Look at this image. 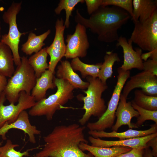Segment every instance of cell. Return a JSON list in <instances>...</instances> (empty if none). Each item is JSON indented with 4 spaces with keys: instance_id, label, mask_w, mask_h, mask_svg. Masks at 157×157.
<instances>
[{
    "instance_id": "cell-1",
    "label": "cell",
    "mask_w": 157,
    "mask_h": 157,
    "mask_svg": "<svg viewBox=\"0 0 157 157\" xmlns=\"http://www.w3.org/2000/svg\"><path fill=\"white\" fill-rule=\"evenodd\" d=\"M84 126L73 123L55 126L43 137L45 142L43 149L33 157H94L86 154L79 147L82 142L88 144L85 138Z\"/></svg>"
},
{
    "instance_id": "cell-2",
    "label": "cell",
    "mask_w": 157,
    "mask_h": 157,
    "mask_svg": "<svg viewBox=\"0 0 157 157\" xmlns=\"http://www.w3.org/2000/svg\"><path fill=\"white\" fill-rule=\"evenodd\" d=\"M131 17L126 11L118 7L101 6L88 19L83 17L77 10L74 19L77 24L97 34L99 41L109 43L117 41L119 37L118 30Z\"/></svg>"
},
{
    "instance_id": "cell-3",
    "label": "cell",
    "mask_w": 157,
    "mask_h": 157,
    "mask_svg": "<svg viewBox=\"0 0 157 157\" xmlns=\"http://www.w3.org/2000/svg\"><path fill=\"white\" fill-rule=\"evenodd\" d=\"M53 82L57 88L56 93L36 102L29 110V115L33 117L45 116L48 120H51L56 111L64 108L63 105L74 98L75 88L68 81L54 78Z\"/></svg>"
},
{
    "instance_id": "cell-4",
    "label": "cell",
    "mask_w": 157,
    "mask_h": 157,
    "mask_svg": "<svg viewBox=\"0 0 157 157\" xmlns=\"http://www.w3.org/2000/svg\"><path fill=\"white\" fill-rule=\"evenodd\" d=\"M36 79L27 57H21L20 64L17 66L13 75L7 81L3 91L6 99L10 104H15L18 102L21 92L24 91L27 94L31 95Z\"/></svg>"
},
{
    "instance_id": "cell-5",
    "label": "cell",
    "mask_w": 157,
    "mask_h": 157,
    "mask_svg": "<svg viewBox=\"0 0 157 157\" xmlns=\"http://www.w3.org/2000/svg\"><path fill=\"white\" fill-rule=\"evenodd\" d=\"M86 78L89 85L86 90L83 91L86 96L78 97L79 100L83 102L82 108L85 110L78 121L81 126L85 125L92 116L100 117L107 108L104 100L101 97L102 93L108 88L107 84L103 83L98 78L88 76Z\"/></svg>"
},
{
    "instance_id": "cell-6",
    "label": "cell",
    "mask_w": 157,
    "mask_h": 157,
    "mask_svg": "<svg viewBox=\"0 0 157 157\" xmlns=\"http://www.w3.org/2000/svg\"><path fill=\"white\" fill-rule=\"evenodd\" d=\"M117 81L108 107L103 115L96 122H89L87 127L90 131H100L112 128L115 118V113L119 102L121 92L126 82L130 77L129 71L117 69Z\"/></svg>"
},
{
    "instance_id": "cell-7",
    "label": "cell",
    "mask_w": 157,
    "mask_h": 157,
    "mask_svg": "<svg viewBox=\"0 0 157 157\" xmlns=\"http://www.w3.org/2000/svg\"><path fill=\"white\" fill-rule=\"evenodd\" d=\"M134 28L129 39L142 50H157V10L145 21H133Z\"/></svg>"
},
{
    "instance_id": "cell-8",
    "label": "cell",
    "mask_w": 157,
    "mask_h": 157,
    "mask_svg": "<svg viewBox=\"0 0 157 157\" xmlns=\"http://www.w3.org/2000/svg\"><path fill=\"white\" fill-rule=\"evenodd\" d=\"M22 2H13L7 10L4 13L2 19L8 24V33L1 36V42L8 46L13 57L14 62L17 66L21 63V57L19 51V46L21 36L26 33H21L18 30L17 23V16L22 8Z\"/></svg>"
},
{
    "instance_id": "cell-9",
    "label": "cell",
    "mask_w": 157,
    "mask_h": 157,
    "mask_svg": "<svg viewBox=\"0 0 157 157\" xmlns=\"http://www.w3.org/2000/svg\"><path fill=\"white\" fill-rule=\"evenodd\" d=\"M6 99L3 91L0 94V128L6 123L9 124L15 121L22 111L30 109L36 102L31 95L24 91L20 93L18 103L16 105L10 103L4 105Z\"/></svg>"
},
{
    "instance_id": "cell-10",
    "label": "cell",
    "mask_w": 157,
    "mask_h": 157,
    "mask_svg": "<svg viewBox=\"0 0 157 157\" xmlns=\"http://www.w3.org/2000/svg\"><path fill=\"white\" fill-rule=\"evenodd\" d=\"M65 41L67 44L65 57L66 59L86 56L90 43L86 28L84 26L77 23L74 33L67 35Z\"/></svg>"
},
{
    "instance_id": "cell-11",
    "label": "cell",
    "mask_w": 157,
    "mask_h": 157,
    "mask_svg": "<svg viewBox=\"0 0 157 157\" xmlns=\"http://www.w3.org/2000/svg\"><path fill=\"white\" fill-rule=\"evenodd\" d=\"M64 23L62 18L57 20L54 40L49 46L46 47L47 52L50 57L48 70L54 74L57 64L65 57L66 51L64 36L65 28Z\"/></svg>"
},
{
    "instance_id": "cell-12",
    "label": "cell",
    "mask_w": 157,
    "mask_h": 157,
    "mask_svg": "<svg viewBox=\"0 0 157 157\" xmlns=\"http://www.w3.org/2000/svg\"><path fill=\"white\" fill-rule=\"evenodd\" d=\"M140 88L148 95L157 96V77L151 72L144 70L130 77L124 86L123 93L126 98L133 89Z\"/></svg>"
},
{
    "instance_id": "cell-13",
    "label": "cell",
    "mask_w": 157,
    "mask_h": 157,
    "mask_svg": "<svg viewBox=\"0 0 157 157\" xmlns=\"http://www.w3.org/2000/svg\"><path fill=\"white\" fill-rule=\"evenodd\" d=\"M117 41L116 46L122 47L124 54L123 63L119 68L125 71L133 68L143 70V62L141 58L142 50L138 47L134 50L132 42L129 39L127 40L125 37H119Z\"/></svg>"
},
{
    "instance_id": "cell-14",
    "label": "cell",
    "mask_w": 157,
    "mask_h": 157,
    "mask_svg": "<svg viewBox=\"0 0 157 157\" xmlns=\"http://www.w3.org/2000/svg\"><path fill=\"white\" fill-rule=\"evenodd\" d=\"M12 129L23 131L28 135L29 142L33 144L36 142L35 135H39L41 133V131L38 129L35 126L31 124L28 113L25 110L22 111L20 113L15 121L9 124L6 123L0 128V136L3 140L7 139L6 133Z\"/></svg>"
},
{
    "instance_id": "cell-15",
    "label": "cell",
    "mask_w": 157,
    "mask_h": 157,
    "mask_svg": "<svg viewBox=\"0 0 157 157\" xmlns=\"http://www.w3.org/2000/svg\"><path fill=\"white\" fill-rule=\"evenodd\" d=\"M156 136L157 133L142 137L118 140H106L92 136L88 137V140L91 145L94 147H108L121 146L134 149H143L147 147L146 144L149 140Z\"/></svg>"
},
{
    "instance_id": "cell-16",
    "label": "cell",
    "mask_w": 157,
    "mask_h": 157,
    "mask_svg": "<svg viewBox=\"0 0 157 157\" xmlns=\"http://www.w3.org/2000/svg\"><path fill=\"white\" fill-rule=\"evenodd\" d=\"M118 106L116 110L115 116L117 117L116 123L112 127L113 131L117 132L123 125H127L129 129L138 128L135 124L131 122L133 117H138L139 113L134 109L130 101L127 102V98L121 94Z\"/></svg>"
},
{
    "instance_id": "cell-17",
    "label": "cell",
    "mask_w": 157,
    "mask_h": 157,
    "mask_svg": "<svg viewBox=\"0 0 157 157\" xmlns=\"http://www.w3.org/2000/svg\"><path fill=\"white\" fill-rule=\"evenodd\" d=\"M150 126L149 129L144 130L129 129L126 131L120 132L114 131L108 132L104 131H89L88 133L95 138H119V140H122L142 137L157 133V124L155 123L151 125Z\"/></svg>"
},
{
    "instance_id": "cell-18",
    "label": "cell",
    "mask_w": 157,
    "mask_h": 157,
    "mask_svg": "<svg viewBox=\"0 0 157 157\" xmlns=\"http://www.w3.org/2000/svg\"><path fill=\"white\" fill-rule=\"evenodd\" d=\"M57 67L56 73L57 78L68 81L75 89L83 90L87 89L89 85L88 82L83 81L79 75L73 70L70 63L67 60L60 61Z\"/></svg>"
},
{
    "instance_id": "cell-19",
    "label": "cell",
    "mask_w": 157,
    "mask_h": 157,
    "mask_svg": "<svg viewBox=\"0 0 157 157\" xmlns=\"http://www.w3.org/2000/svg\"><path fill=\"white\" fill-rule=\"evenodd\" d=\"M53 75L48 69L39 78H37L35 84L31 94L36 102L46 98V93L48 89H53L56 87L53 82Z\"/></svg>"
},
{
    "instance_id": "cell-20",
    "label": "cell",
    "mask_w": 157,
    "mask_h": 157,
    "mask_svg": "<svg viewBox=\"0 0 157 157\" xmlns=\"http://www.w3.org/2000/svg\"><path fill=\"white\" fill-rule=\"evenodd\" d=\"M133 21L142 22L149 18L157 10V1L154 0H133Z\"/></svg>"
},
{
    "instance_id": "cell-21",
    "label": "cell",
    "mask_w": 157,
    "mask_h": 157,
    "mask_svg": "<svg viewBox=\"0 0 157 157\" xmlns=\"http://www.w3.org/2000/svg\"><path fill=\"white\" fill-rule=\"evenodd\" d=\"M79 147L83 151H89L94 157H115L132 149L130 147L121 146L108 147H94L83 142L80 143Z\"/></svg>"
},
{
    "instance_id": "cell-22",
    "label": "cell",
    "mask_w": 157,
    "mask_h": 157,
    "mask_svg": "<svg viewBox=\"0 0 157 157\" xmlns=\"http://www.w3.org/2000/svg\"><path fill=\"white\" fill-rule=\"evenodd\" d=\"M12 52L9 47L0 42V75L11 77L15 69Z\"/></svg>"
},
{
    "instance_id": "cell-23",
    "label": "cell",
    "mask_w": 157,
    "mask_h": 157,
    "mask_svg": "<svg viewBox=\"0 0 157 157\" xmlns=\"http://www.w3.org/2000/svg\"><path fill=\"white\" fill-rule=\"evenodd\" d=\"M51 32V30L49 29L38 35L32 32H30L26 41L22 45L21 50L28 55L38 52L45 45L44 42Z\"/></svg>"
},
{
    "instance_id": "cell-24",
    "label": "cell",
    "mask_w": 157,
    "mask_h": 157,
    "mask_svg": "<svg viewBox=\"0 0 157 157\" xmlns=\"http://www.w3.org/2000/svg\"><path fill=\"white\" fill-rule=\"evenodd\" d=\"M120 61L118 54L113 51L106 52L104 57V62L100 68L98 78L104 84H106L107 80L112 76L113 67L115 62Z\"/></svg>"
},
{
    "instance_id": "cell-25",
    "label": "cell",
    "mask_w": 157,
    "mask_h": 157,
    "mask_svg": "<svg viewBox=\"0 0 157 157\" xmlns=\"http://www.w3.org/2000/svg\"><path fill=\"white\" fill-rule=\"evenodd\" d=\"M48 55L46 48L45 47L28 59V63L34 70L37 78H39L48 69L49 65L47 62Z\"/></svg>"
},
{
    "instance_id": "cell-26",
    "label": "cell",
    "mask_w": 157,
    "mask_h": 157,
    "mask_svg": "<svg viewBox=\"0 0 157 157\" xmlns=\"http://www.w3.org/2000/svg\"><path fill=\"white\" fill-rule=\"evenodd\" d=\"M102 64V63L95 64H86L82 62L78 57L72 59L70 63L73 70L79 71L83 78L88 76H90L94 78H98Z\"/></svg>"
},
{
    "instance_id": "cell-27",
    "label": "cell",
    "mask_w": 157,
    "mask_h": 157,
    "mask_svg": "<svg viewBox=\"0 0 157 157\" xmlns=\"http://www.w3.org/2000/svg\"><path fill=\"white\" fill-rule=\"evenodd\" d=\"M133 101L138 106L151 111L157 110V96L146 94L142 90L134 92Z\"/></svg>"
},
{
    "instance_id": "cell-28",
    "label": "cell",
    "mask_w": 157,
    "mask_h": 157,
    "mask_svg": "<svg viewBox=\"0 0 157 157\" xmlns=\"http://www.w3.org/2000/svg\"><path fill=\"white\" fill-rule=\"evenodd\" d=\"M84 0H60L57 7L55 9L54 12L56 14L59 15L61 11L64 10L66 13V18L64 23L65 28L69 27V18L72 15V11L76 6L79 3H83Z\"/></svg>"
},
{
    "instance_id": "cell-29",
    "label": "cell",
    "mask_w": 157,
    "mask_h": 157,
    "mask_svg": "<svg viewBox=\"0 0 157 157\" xmlns=\"http://www.w3.org/2000/svg\"><path fill=\"white\" fill-rule=\"evenodd\" d=\"M19 147V145L13 144L10 139H7L6 143L0 147V157H23L29 156V151L33 148L28 149L22 152L16 150L15 148Z\"/></svg>"
},
{
    "instance_id": "cell-30",
    "label": "cell",
    "mask_w": 157,
    "mask_h": 157,
    "mask_svg": "<svg viewBox=\"0 0 157 157\" xmlns=\"http://www.w3.org/2000/svg\"><path fill=\"white\" fill-rule=\"evenodd\" d=\"M131 102L132 107L139 113V116L137 117V122L135 124L138 128L140 127L147 120H152L157 124V110H147L138 106L133 100Z\"/></svg>"
},
{
    "instance_id": "cell-31",
    "label": "cell",
    "mask_w": 157,
    "mask_h": 157,
    "mask_svg": "<svg viewBox=\"0 0 157 157\" xmlns=\"http://www.w3.org/2000/svg\"><path fill=\"white\" fill-rule=\"evenodd\" d=\"M115 6L123 9L133 17V6L132 0H103L101 6Z\"/></svg>"
},
{
    "instance_id": "cell-32",
    "label": "cell",
    "mask_w": 157,
    "mask_h": 157,
    "mask_svg": "<svg viewBox=\"0 0 157 157\" xmlns=\"http://www.w3.org/2000/svg\"><path fill=\"white\" fill-rule=\"evenodd\" d=\"M87 11L89 15H91L102 6L103 0H85Z\"/></svg>"
},
{
    "instance_id": "cell-33",
    "label": "cell",
    "mask_w": 157,
    "mask_h": 157,
    "mask_svg": "<svg viewBox=\"0 0 157 157\" xmlns=\"http://www.w3.org/2000/svg\"><path fill=\"white\" fill-rule=\"evenodd\" d=\"M143 70L149 71L157 76V60L148 59L143 62Z\"/></svg>"
},
{
    "instance_id": "cell-34",
    "label": "cell",
    "mask_w": 157,
    "mask_h": 157,
    "mask_svg": "<svg viewBox=\"0 0 157 157\" xmlns=\"http://www.w3.org/2000/svg\"><path fill=\"white\" fill-rule=\"evenodd\" d=\"M144 149H132L130 151L120 154L115 157H142Z\"/></svg>"
},
{
    "instance_id": "cell-35",
    "label": "cell",
    "mask_w": 157,
    "mask_h": 157,
    "mask_svg": "<svg viewBox=\"0 0 157 157\" xmlns=\"http://www.w3.org/2000/svg\"><path fill=\"white\" fill-rule=\"evenodd\" d=\"M147 147H151L153 155L154 157H157V136L149 140L146 144Z\"/></svg>"
},
{
    "instance_id": "cell-36",
    "label": "cell",
    "mask_w": 157,
    "mask_h": 157,
    "mask_svg": "<svg viewBox=\"0 0 157 157\" xmlns=\"http://www.w3.org/2000/svg\"><path fill=\"white\" fill-rule=\"evenodd\" d=\"M7 83L6 77L0 75V94L4 90Z\"/></svg>"
},
{
    "instance_id": "cell-37",
    "label": "cell",
    "mask_w": 157,
    "mask_h": 157,
    "mask_svg": "<svg viewBox=\"0 0 157 157\" xmlns=\"http://www.w3.org/2000/svg\"><path fill=\"white\" fill-rule=\"evenodd\" d=\"M142 157H154L150 147H146L144 149Z\"/></svg>"
},
{
    "instance_id": "cell-38",
    "label": "cell",
    "mask_w": 157,
    "mask_h": 157,
    "mask_svg": "<svg viewBox=\"0 0 157 157\" xmlns=\"http://www.w3.org/2000/svg\"><path fill=\"white\" fill-rule=\"evenodd\" d=\"M152 54V51H149V52L144 53H142L141 55V58L142 60H144V61L147 60L148 58L151 57Z\"/></svg>"
},
{
    "instance_id": "cell-39",
    "label": "cell",
    "mask_w": 157,
    "mask_h": 157,
    "mask_svg": "<svg viewBox=\"0 0 157 157\" xmlns=\"http://www.w3.org/2000/svg\"><path fill=\"white\" fill-rule=\"evenodd\" d=\"M1 22H0V42H1Z\"/></svg>"
},
{
    "instance_id": "cell-40",
    "label": "cell",
    "mask_w": 157,
    "mask_h": 157,
    "mask_svg": "<svg viewBox=\"0 0 157 157\" xmlns=\"http://www.w3.org/2000/svg\"></svg>"
}]
</instances>
